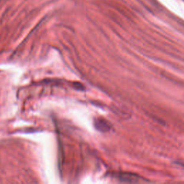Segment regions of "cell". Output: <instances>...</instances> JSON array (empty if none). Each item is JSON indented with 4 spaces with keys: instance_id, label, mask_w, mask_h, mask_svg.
<instances>
[{
    "instance_id": "cell-1",
    "label": "cell",
    "mask_w": 184,
    "mask_h": 184,
    "mask_svg": "<svg viewBox=\"0 0 184 184\" xmlns=\"http://www.w3.org/2000/svg\"><path fill=\"white\" fill-rule=\"evenodd\" d=\"M117 179L125 183H136L139 182L142 178L138 175L131 173H121L117 175Z\"/></svg>"
},
{
    "instance_id": "cell-2",
    "label": "cell",
    "mask_w": 184,
    "mask_h": 184,
    "mask_svg": "<svg viewBox=\"0 0 184 184\" xmlns=\"http://www.w3.org/2000/svg\"><path fill=\"white\" fill-rule=\"evenodd\" d=\"M95 126L97 129L102 132H107L110 129V126L106 121L102 119H98L95 121Z\"/></svg>"
}]
</instances>
